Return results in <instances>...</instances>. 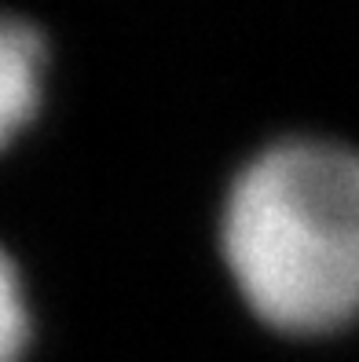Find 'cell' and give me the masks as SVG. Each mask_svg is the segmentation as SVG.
<instances>
[{
  "label": "cell",
  "mask_w": 359,
  "mask_h": 362,
  "mask_svg": "<svg viewBox=\"0 0 359 362\" xmlns=\"http://www.w3.org/2000/svg\"><path fill=\"white\" fill-rule=\"evenodd\" d=\"M30 300L11 257L0 249V362H23L30 351Z\"/></svg>",
  "instance_id": "cell-3"
},
{
  "label": "cell",
  "mask_w": 359,
  "mask_h": 362,
  "mask_svg": "<svg viewBox=\"0 0 359 362\" xmlns=\"http://www.w3.org/2000/svg\"><path fill=\"white\" fill-rule=\"evenodd\" d=\"M231 282L264 326L323 337L359 318V154L283 139L249 158L220 212Z\"/></svg>",
  "instance_id": "cell-1"
},
{
  "label": "cell",
  "mask_w": 359,
  "mask_h": 362,
  "mask_svg": "<svg viewBox=\"0 0 359 362\" xmlns=\"http://www.w3.org/2000/svg\"><path fill=\"white\" fill-rule=\"evenodd\" d=\"M48 45L26 18L0 11V151L30 129L45 95Z\"/></svg>",
  "instance_id": "cell-2"
}]
</instances>
